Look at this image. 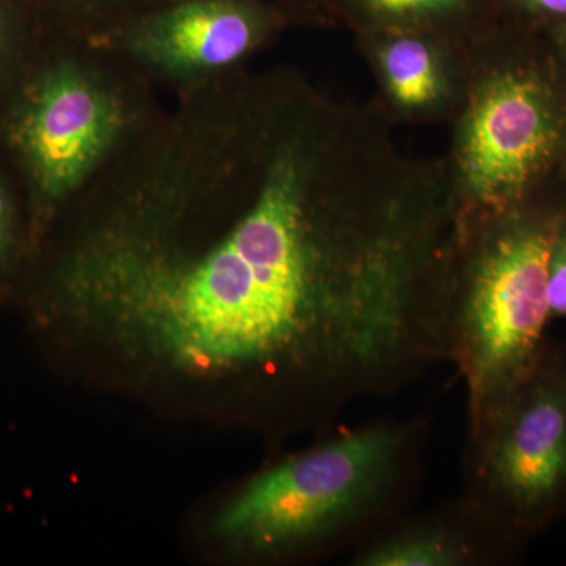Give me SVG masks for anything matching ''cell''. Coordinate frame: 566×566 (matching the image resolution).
<instances>
[{
  "mask_svg": "<svg viewBox=\"0 0 566 566\" xmlns=\"http://www.w3.org/2000/svg\"><path fill=\"white\" fill-rule=\"evenodd\" d=\"M44 31L96 41L170 0H25Z\"/></svg>",
  "mask_w": 566,
  "mask_h": 566,
  "instance_id": "obj_10",
  "label": "cell"
},
{
  "mask_svg": "<svg viewBox=\"0 0 566 566\" xmlns=\"http://www.w3.org/2000/svg\"><path fill=\"white\" fill-rule=\"evenodd\" d=\"M547 300H549L551 316L566 318V218L551 249L549 268H547Z\"/></svg>",
  "mask_w": 566,
  "mask_h": 566,
  "instance_id": "obj_14",
  "label": "cell"
},
{
  "mask_svg": "<svg viewBox=\"0 0 566 566\" xmlns=\"http://www.w3.org/2000/svg\"><path fill=\"white\" fill-rule=\"evenodd\" d=\"M31 260L28 212L20 186L0 156V301L17 296Z\"/></svg>",
  "mask_w": 566,
  "mask_h": 566,
  "instance_id": "obj_11",
  "label": "cell"
},
{
  "mask_svg": "<svg viewBox=\"0 0 566 566\" xmlns=\"http://www.w3.org/2000/svg\"><path fill=\"white\" fill-rule=\"evenodd\" d=\"M453 139L458 219L566 208V59L524 24L482 52Z\"/></svg>",
  "mask_w": 566,
  "mask_h": 566,
  "instance_id": "obj_4",
  "label": "cell"
},
{
  "mask_svg": "<svg viewBox=\"0 0 566 566\" xmlns=\"http://www.w3.org/2000/svg\"><path fill=\"white\" fill-rule=\"evenodd\" d=\"M175 95L59 216L24 305L44 337L214 385L248 424L333 275L326 117L285 69Z\"/></svg>",
  "mask_w": 566,
  "mask_h": 566,
  "instance_id": "obj_1",
  "label": "cell"
},
{
  "mask_svg": "<svg viewBox=\"0 0 566 566\" xmlns=\"http://www.w3.org/2000/svg\"><path fill=\"white\" fill-rule=\"evenodd\" d=\"M153 84L107 48L41 31L0 107V156L20 186L31 256L71 200L161 107Z\"/></svg>",
  "mask_w": 566,
  "mask_h": 566,
  "instance_id": "obj_3",
  "label": "cell"
},
{
  "mask_svg": "<svg viewBox=\"0 0 566 566\" xmlns=\"http://www.w3.org/2000/svg\"><path fill=\"white\" fill-rule=\"evenodd\" d=\"M566 208L458 219L449 363L463 376L468 416L536 363L551 316L547 268Z\"/></svg>",
  "mask_w": 566,
  "mask_h": 566,
  "instance_id": "obj_5",
  "label": "cell"
},
{
  "mask_svg": "<svg viewBox=\"0 0 566 566\" xmlns=\"http://www.w3.org/2000/svg\"><path fill=\"white\" fill-rule=\"evenodd\" d=\"M275 25L259 0H170L93 43L177 91L244 69Z\"/></svg>",
  "mask_w": 566,
  "mask_h": 566,
  "instance_id": "obj_7",
  "label": "cell"
},
{
  "mask_svg": "<svg viewBox=\"0 0 566 566\" xmlns=\"http://www.w3.org/2000/svg\"><path fill=\"white\" fill-rule=\"evenodd\" d=\"M549 33L553 35L554 41H556L558 50L562 51V54H564V57L566 59V24L554 29V31H551Z\"/></svg>",
  "mask_w": 566,
  "mask_h": 566,
  "instance_id": "obj_16",
  "label": "cell"
},
{
  "mask_svg": "<svg viewBox=\"0 0 566 566\" xmlns=\"http://www.w3.org/2000/svg\"><path fill=\"white\" fill-rule=\"evenodd\" d=\"M430 439L422 416L338 430L249 476L214 513L212 535L256 564L352 554L415 510Z\"/></svg>",
  "mask_w": 566,
  "mask_h": 566,
  "instance_id": "obj_2",
  "label": "cell"
},
{
  "mask_svg": "<svg viewBox=\"0 0 566 566\" xmlns=\"http://www.w3.org/2000/svg\"><path fill=\"white\" fill-rule=\"evenodd\" d=\"M524 546L463 495L409 512L348 554L349 566H504Z\"/></svg>",
  "mask_w": 566,
  "mask_h": 566,
  "instance_id": "obj_8",
  "label": "cell"
},
{
  "mask_svg": "<svg viewBox=\"0 0 566 566\" xmlns=\"http://www.w3.org/2000/svg\"><path fill=\"white\" fill-rule=\"evenodd\" d=\"M468 420L461 495L526 547L566 516V338Z\"/></svg>",
  "mask_w": 566,
  "mask_h": 566,
  "instance_id": "obj_6",
  "label": "cell"
},
{
  "mask_svg": "<svg viewBox=\"0 0 566 566\" xmlns=\"http://www.w3.org/2000/svg\"><path fill=\"white\" fill-rule=\"evenodd\" d=\"M521 11L524 24L551 32L566 24V0H512Z\"/></svg>",
  "mask_w": 566,
  "mask_h": 566,
  "instance_id": "obj_15",
  "label": "cell"
},
{
  "mask_svg": "<svg viewBox=\"0 0 566 566\" xmlns=\"http://www.w3.org/2000/svg\"><path fill=\"white\" fill-rule=\"evenodd\" d=\"M378 17L395 21H419L449 17L463 7L464 0H363Z\"/></svg>",
  "mask_w": 566,
  "mask_h": 566,
  "instance_id": "obj_13",
  "label": "cell"
},
{
  "mask_svg": "<svg viewBox=\"0 0 566 566\" xmlns=\"http://www.w3.org/2000/svg\"><path fill=\"white\" fill-rule=\"evenodd\" d=\"M379 80L398 111L428 115L453 95V70L436 41L417 33H395L375 50Z\"/></svg>",
  "mask_w": 566,
  "mask_h": 566,
  "instance_id": "obj_9",
  "label": "cell"
},
{
  "mask_svg": "<svg viewBox=\"0 0 566 566\" xmlns=\"http://www.w3.org/2000/svg\"><path fill=\"white\" fill-rule=\"evenodd\" d=\"M41 31L39 18L25 0H0V107L31 57Z\"/></svg>",
  "mask_w": 566,
  "mask_h": 566,
  "instance_id": "obj_12",
  "label": "cell"
}]
</instances>
